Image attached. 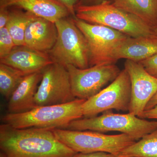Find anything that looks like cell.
Segmentation results:
<instances>
[{
	"mask_svg": "<svg viewBox=\"0 0 157 157\" xmlns=\"http://www.w3.org/2000/svg\"><path fill=\"white\" fill-rule=\"evenodd\" d=\"M0 7H16L54 23L70 15L57 0H0Z\"/></svg>",
	"mask_w": 157,
	"mask_h": 157,
	"instance_id": "obj_14",
	"label": "cell"
},
{
	"mask_svg": "<svg viewBox=\"0 0 157 157\" xmlns=\"http://www.w3.org/2000/svg\"><path fill=\"white\" fill-rule=\"evenodd\" d=\"M0 63L8 65L26 74L42 71L54 62L48 53L40 52L25 46H16Z\"/></svg>",
	"mask_w": 157,
	"mask_h": 157,
	"instance_id": "obj_12",
	"label": "cell"
},
{
	"mask_svg": "<svg viewBox=\"0 0 157 157\" xmlns=\"http://www.w3.org/2000/svg\"><path fill=\"white\" fill-rule=\"evenodd\" d=\"M120 154L135 157H157V128L125 148Z\"/></svg>",
	"mask_w": 157,
	"mask_h": 157,
	"instance_id": "obj_20",
	"label": "cell"
},
{
	"mask_svg": "<svg viewBox=\"0 0 157 157\" xmlns=\"http://www.w3.org/2000/svg\"><path fill=\"white\" fill-rule=\"evenodd\" d=\"M0 157H73L76 152L61 142L52 129L0 126Z\"/></svg>",
	"mask_w": 157,
	"mask_h": 157,
	"instance_id": "obj_1",
	"label": "cell"
},
{
	"mask_svg": "<svg viewBox=\"0 0 157 157\" xmlns=\"http://www.w3.org/2000/svg\"><path fill=\"white\" fill-rule=\"evenodd\" d=\"M139 63L150 74L157 78V54Z\"/></svg>",
	"mask_w": 157,
	"mask_h": 157,
	"instance_id": "obj_22",
	"label": "cell"
},
{
	"mask_svg": "<svg viewBox=\"0 0 157 157\" xmlns=\"http://www.w3.org/2000/svg\"><path fill=\"white\" fill-rule=\"evenodd\" d=\"M68 17L55 22L58 37L53 48L48 52L54 63L64 66L72 65L79 69L89 67L87 42L76 26L73 17Z\"/></svg>",
	"mask_w": 157,
	"mask_h": 157,
	"instance_id": "obj_5",
	"label": "cell"
},
{
	"mask_svg": "<svg viewBox=\"0 0 157 157\" xmlns=\"http://www.w3.org/2000/svg\"><path fill=\"white\" fill-rule=\"evenodd\" d=\"M72 17L86 39L90 67L115 64L118 61L117 49L128 36L105 26L86 22L75 16Z\"/></svg>",
	"mask_w": 157,
	"mask_h": 157,
	"instance_id": "obj_7",
	"label": "cell"
},
{
	"mask_svg": "<svg viewBox=\"0 0 157 157\" xmlns=\"http://www.w3.org/2000/svg\"><path fill=\"white\" fill-rule=\"evenodd\" d=\"M9 8V15L6 27L16 46H24L26 30L36 15L16 7Z\"/></svg>",
	"mask_w": 157,
	"mask_h": 157,
	"instance_id": "obj_18",
	"label": "cell"
},
{
	"mask_svg": "<svg viewBox=\"0 0 157 157\" xmlns=\"http://www.w3.org/2000/svg\"><path fill=\"white\" fill-rule=\"evenodd\" d=\"M131 98V80L124 69L107 87L85 101L82 114L85 118H90L113 109L128 111Z\"/></svg>",
	"mask_w": 157,
	"mask_h": 157,
	"instance_id": "obj_8",
	"label": "cell"
},
{
	"mask_svg": "<svg viewBox=\"0 0 157 157\" xmlns=\"http://www.w3.org/2000/svg\"><path fill=\"white\" fill-rule=\"evenodd\" d=\"M117 156L105 152H96L88 153H76L73 157H117Z\"/></svg>",
	"mask_w": 157,
	"mask_h": 157,
	"instance_id": "obj_23",
	"label": "cell"
},
{
	"mask_svg": "<svg viewBox=\"0 0 157 157\" xmlns=\"http://www.w3.org/2000/svg\"><path fill=\"white\" fill-rule=\"evenodd\" d=\"M117 157H135L133 156H131L126 155L120 154L117 156Z\"/></svg>",
	"mask_w": 157,
	"mask_h": 157,
	"instance_id": "obj_29",
	"label": "cell"
},
{
	"mask_svg": "<svg viewBox=\"0 0 157 157\" xmlns=\"http://www.w3.org/2000/svg\"><path fill=\"white\" fill-rule=\"evenodd\" d=\"M70 75L71 88L76 99L87 100L113 81L121 71L115 64L96 65L79 69L72 65L66 67Z\"/></svg>",
	"mask_w": 157,
	"mask_h": 157,
	"instance_id": "obj_10",
	"label": "cell"
},
{
	"mask_svg": "<svg viewBox=\"0 0 157 157\" xmlns=\"http://www.w3.org/2000/svg\"><path fill=\"white\" fill-rule=\"evenodd\" d=\"M141 118L153 119L157 121V105L151 109L144 110Z\"/></svg>",
	"mask_w": 157,
	"mask_h": 157,
	"instance_id": "obj_26",
	"label": "cell"
},
{
	"mask_svg": "<svg viewBox=\"0 0 157 157\" xmlns=\"http://www.w3.org/2000/svg\"><path fill=\"white\" fill-rule=\"evenodd\" d=\"M57 37L55 23L37 16L30 23L26 30L24 46L48 53L53 48Z\"/></svg>",
	"mask_w": 157,
	"mask_h": 157,
	"instance_id": "obj_13",
	"label": "cell"
},
{
	"mask_svg": "<svg viewBox=\"0 0 157 157\" xmlns=\"http://www.w3.org/2000/svg\"><path fill=\"white\" fill-rule=\"evenodd\" d=\"M75 16L89 23L107 26L131 37H157V30L139 17L118 8L110 1L78 5Z\"/></svg>",
	"mask_w": 157,
	"mask_h": 157,
	"instance_id": "obj_2",
	"label": "cell"
},
{
	"mask_svg": "<svg viewBox=\"0 0 157 157\" xmlns=\"http://www.w3.org/2000/svg\"><path fill=\"white\" fill-rule=\"evenodd\" d=\"M124 69L128 73L131 83L128 112L141 118L147 103L157 93V78L138 62L126 59Z\"/></svg>",
	"mask_w": 157,
	"mask_h": 157,
	"instance_id": "obj_11",
	"label": "cell"
},
{
	"mask_svg": "<svg viewBox=\"0 0 157 157\" xmlns=\"http://www.w3.org/2000/svg\"><path fill=\"white\" fill-rule=\"evenodd\" d=\"M42 78V71L27 74L9 100V113L28 112L36 107L35 95Z\"/></svg>",
	"mask_w": 157,
	"mask_h": 157,
	"instance_id": "obj_15",
	"label": "cell"
},
{
	"mask_svg": "<svg viewBox=\"0 0 157 157\" xmlns=\"http://www.w3.org/2000/svg\"><path fill=\"white\" fill-rule=\"evenodd\" d=\"M25 73L15 68L0 63V92L9 100L25 76Z\"/></svg>",
	"mask_w": 157,
	"mask_h": 157,
	"instance_id": "obj_19",
	"label": "cell"
},
{
	"mask_svg": "<svg viewBox=\"0 0 157 157\" xmlns=\"http://www.w3.org/2000/svg\"><path fill=\"white\" fill-rule=\"evenodd\" d=\"M85 101L76 99L67 104L36 107L22 113H8L2 120L17 129H64L72 121L83 117L82 106Z\"/></svg>",
	"mask_w": 157,
	"mask_h": 157,
	"instance_id": "obj_3",
	"label": "cell"
},
{
	"mask_svg": "<svg viewBox=\"0 0 157 157\" xmlns=\"http://www.w3.org/2000/svg\"><path fill=\"white\" fill-rule=\"evenodd\" d=\"M16 46L6 27L0 29V59L9 54Z\"/></svg>",
	"mask_w": 157,
	"mask_h": 157,
	"instance_id": "obj_21",
	"label": "cell"
},
{
	"mask_svg": "<svg viewBox=\"0 0 157 157\" xmlns=\"http://www.w3.org/2000/svg\"><path fill=\"white\" fill-rule=\"evenodd\" d=\"M56 138L76 153L105 152L118 155L124 149L136 142L126 134L105 135L94 131L52 129Z\"/></svg>",
	"mask_w": 157,
	"mask_h": 157,
	"instance_id": "obj_6",
	"label": "cell"
},
{
	"mask_svg": "<svg viewBox=\"0 0 157 157\" xmlns=\"http://www.w3.org/2000/svg\"><path fill=\"white\" fill-rule=\"evenodd\" d=\"M64 5L68 9L71 16H75V8L79 0H57Z\"/></svg>",
	"mask_w": 157,
	"mask_h": 157,
	"instance_id": "obj_24",
	"label": "cell"
},
{
	"mask_svg": "<svg viewBox=\"0 0 157 157\" xmlns=\"http://www.w3.org/2000/svg\"><path fill=\"white\" fill-rule=\"evenodd\" d=\"M105 1L109 0H79L78 5H85V6H90V5H96L102 2Z\"/></svg>",
	"mask_w": 157,
	"mask_h": 157,
	"instance_id": "obj_27",
	"label": "cell"
},
{
	"mask_svg": "<svg viewBox=\"0 0 157 157\" xmlns=\"http://www.w3.org/2000/svg\"><path fill=\"white\" fill-rule=\"evenodd\" d=\"M157 105V93L150 100L145 107V110L151 109Z\"/></svg>",
	"mask_w": 157,
	"mask_h": 157,
	"instance_id": "obj_28",
	"label": "cell"
},
{
	"mask_svg": "<svg viewBox=\"0 0 157 157\" xmlns=\"http://www.w3.org/2000/svg\"><path fill=\"white\" fill-rule=\"evenodd\" d=\"M67 68L56 63L42 70V78L35 98L36 107L67 104L76 100Z\"/></svg>",
	"mask_w": 157,
	"mask_h": 157,
	"instance_id": "obj_9",
	"label": "cell"
},
{
	"mask_svg": "<svg viewBox=\"0 0 157 157\" xmlns=\"http://www.w3.org/2000/svg\"><path fill=\"white\" fill-rule=\"evenodd\" d=\"M157 128V121H148L133 113H115L108 110L102 115L72 121L64 129L74 131L90 130L104 133L119 132L139 140Z\"/></svg>",
	"mask_w": 157,
	"mask_h": 157,
	"instance_id": "obj_4",
	"label": "cell"
},
{
	"mask_svg": "<svg viewBox=\"0 0 157 157\" xmlns=\"http://www.w3.org/2000/svg\"><path fill=\"white\" fill-rule=\"evenodd\" d=\"M112 3L139 17L157 30V0H113Z\"/></svg>",
	"mask_w": 157,
	"mask_h": 157,
	"instance_id": "obj_17",
	"label": "cell"
},
{
	"mask_svg": "<svg viewBox=\"0 0 157 157\" xmlns=\"http://www.w3.org/2000/svg\"><path fill=\"white\" fill-rule=\"evenodd\" d=\"M9 8L0 7V29L6 26L9 18Z\"/></svg>",
	"mask_w": 157,
	"mask_h": 157,
	"instance_id": "obj_25",
	"label": "cell"
},
{
	"mask_svg": "<svg viewBox=\"0 0 157 157\" xmlns=\"http://www.w3.org/2000/svg\"><path fill=\"white\" fill-rule=\"evenodd\" d=\"M156 54L157 37L129 36L118 48L116 58L139 63Z\"/></svg>",
	"mask_w": 157,
	"mask_h": 157,
	"instance_id": "obj_16",
	"label": "cell"
}]
</instances>
